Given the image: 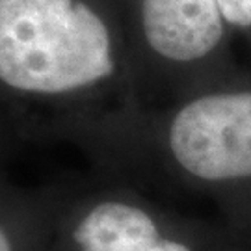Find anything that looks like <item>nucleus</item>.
I'll list each match as a JSON object with an SVG mask.
<instances>
[{
    "label": "nucleus",
    "mask_w": 251,
    "mask_h": 251,
    "mask_svg": "<svg viewBox=\"0 0 251 251\" xmlns=\"http://www.w3.org/2000/svg\"><path fill=\"white\" fill-rule=\"evenodd\" d=\"M142 110L121 0H0V112L21 142L69 144Z\"/></svg>",
    "instance_id": "1"
},
{
    "label": "nucleus",
    "mask_w": 251,
    "mask_h": 251,
    "mask_svg": "<svg viewBox=\"0 0 251 251\" xmlns=\"http://www.w3.org/2000/svg\"><path fill=\"white\" fill-rule=\"evenodd\" d=\"M69 145L110 180L251 194V67Z\"/></svg>",
    "instance_id": "2"
},
{
    "label": "nucleus",
    "mask_w": 251,
    "mask_h": 251,
    "mask_svg": "<svg viewBox=\"0 0 251 251\" xmlns=\"http://www.w3.org/2000/svg\"><path fill=\"white\" fill-rule=\"evenodd\" d=\"M144 110L222 82L244 65L216 0H121Z\"/></svg>",
    "instance_id": "3"
},
{
    "label": "nucleus",
    "mask_w": 251,
    "mask_h": 251,
    "mask_svg": "<svg viewBox=\"0 0 251 251\" xmlns=\"http://www.w3.org/2000/svg\"><path fill=\"white\" fill-rule=\"evenodd\" d=\"M50 251H198L134 186L69 180Z\"/></svg>",
    "instance_id": "4"
},
{
    "label": "nucleus",
    "mask_w": 251,
    "mask_h": 251,
    "mask_svg": "<svg viewBox=\"0 0 251 251\" xmlns=\"http://www.w3.org/2000/svg\"><path fill=\"white\" fill-rule=\"evenodd\" d=\"M69 182L23 188L0 179V251H50Z\"/></svg>",
    "instance_id": "5"
},
{
    "label": "nucleus",
    "mask_w": 251,
    "mask_h": 251,
    "mask_svg": "<svg viewBox=\"0 0 251 251\" xmlns=\"http://www.w3.org/2000/svg\"><path fill=\"white\" fill-rule=\"evenodd\" d=\"M234 41L251 50V0H216Z\"/></svg>",
    "instance_id": "6"
},
{
    "label": "nucleus",
    "mask_w": 251,
    "mask_h": 251,
    "mask_svg": "<svg viewBox=\"0 0 251 251\" xmlns=\"http://www.w3.org/2000/svg\"><path fill=\"white\" fill-rule=\"evenodd\" d=\"M17 142H21V138L15 134V130L8 123V119L2 116V112H0V179L6 177L4 175L6 160L9 158V152L15 149Z\"/></svg>",
    "instance_id": "7"
}]
</instances>
